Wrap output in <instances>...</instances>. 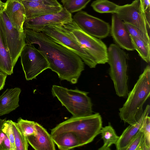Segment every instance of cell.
Masks as SVG:
<instances>
[{"label":"cell","instance_id":"1","mask_svg":"<svg viewBox=\"0 0 150 150\" xmlns=\"http://www.w3.org/2000/svg\"><path fill=\"white\" fill-rule=\"evenodd\" d=\"M26 44H36L45 56L49 69L55 72L61 80L72 84L77 82L84 70V62L76 54L56 42L42 32L24 29Z\"/></svg>","mask_w":150,"mask_h":150},{"label":"cell","instance_id":"2","mask_svg":"<svg viewBox=\"0 0 150 150\" xmlns=\"http://www.w3.org/2000/svg\"><path fill=\"white\" fill-rule=\"evenodd\" d=\"M150 95V67L148 65L129 92L122 107L119 109L121 120L130 125L136 123L143 113V105Z\"/></svg>","mask_w":150,"mask_h":150},{"label":"cell","instance_id":"3","mask_svg":"<svg viewBox=\"0 0 150 150\" xmlns=\"http://www.w3.org/2000/svg\"><path fill=\"white\" fill-rule=\"evenodd\" d=\"M102 127V118L99 113L72 116L52 129L51 134L53 136L64 132H72L76 135L82 146L92 142L100 134Z\"/></svg>","mask_w":150,"mask_h":150},{"label":"cell","instance_id":"4","mask_svg":"<svg viewBox=\"0 0 150 150\" xmlns=\"http://www.w3.org/2000/svg\"><path fill=\"white\" fill-rule=\"evenodd\" d=\"M108 57L109 74L116 94L119 97L126 98L129 93L126 63L128 54L116 44L112 43L108 48Z\"/></svg>","mask_w":150,"mask_h":150},{"label":"cell","instance_id":"5","mask_svg":"<svg viewBox=\"0 0 150 150\" xmlns=\"http://www.w3.org/2000/svg\"><path fill=\"white\" fill-rule=\"evenodd\" d=\"M52 93L56 97L72 117L89 115L92 114V104L88 96V92L78 89H68L63 87L53 85Z\"/></svg>","mask_w":150,"mask_h":150},{"label":"cell","instance_id":"6","mask_svg":"<svg viewBox=\"0 0 150 150\" xmlns=\"http://www.w3.org/2000/svg\"><path fill=\"white\" fill-rule=\"evenodd\" d=\"M62 25L69 30L71 36L87 51L97 64L107 62L108 48L102 41L83 32L73 21Z\"/></svg>","mask_w":150,"mask_h":150},{"label":"cell","instance_id":"7","mask_svg":"<svg viewBox=\"0 0 150 150\" xmlns=\"http://www.w3.org/2000/svg\"><path fill=\"white\" fill-rule=\"evenodd\" d=\"M41 32L56 42L76 54L90 68H94L97 64L87 51L81 46L62 24L47 25Z\"/></svg>","mask_w":150,"mask_h":150},{"label":"cell","instance_id":"8","mask_svg":"<svg viewBox=\"0 0 150 150\" xmlns=\"http://www.w3.org/2000/svg\"><path fill=\"white\" fill-rule=\"evenodd\" d=\"M20 57L27 81L35 79L45 70L49 69V64L46 57L33 44H26Z\"/></svg>","mask_w":150,"mask_h":150},{"label":"cell","instance_id":"9","mask_svg":"<svg viewBox=\"0 0 150 150\" xmlns=\"http://www.w3.org/2000/svg\"><path fill=\"white\" fill-rule=\"evenodd\" d=\"M0 23L14 67L26 44L25 34L24 31L20 32L13 26L4 11L0 13Z\"/></svg>","mask_w":150,"mask_h":150},{"label":"cell","instance_id":"10","mask_svg":"<svg viewBox=\"0 0 150 150\" xmlns=\"http://www.w3.org/2000/svg\"><path fill=\"white\" fill-rule=\"evenodd\" d=\"M73 21L82 31L99 39L106 38L110 32L108 23L81 10L73 16Z\"/></svg>","mask_w":150,"mask_h":150},{"label":"cell","instance_id":"11","mask_svg":"<svg viewBox=\"0 0 150 150\" xmlns=\"http://www.w3.org/2000/svg\"><path fill=\"white\" fill-rule=\"evenodd\" d=\"M116 13L123 22L137 27L149 36L150 25L142 12L140 0H135L130 4L119 6Z\"/></svg>","mask_w":150,"mask_h":150},{"label":"cell","instance_id":"12","mask_svg":"<svg viewBox=\"0 0 150 150\" xmlns=\"http://www.w3.org/2000/svg\"><path fill=\"white\" fill-rule=\"evenodd\" d=\"M72 21L71 13L63 7L61 11L57 13L44 15L33 19H25L23 28L39 32H41L47 25L62 24L71 22Z\"/></svg>","mask_w":150,"mask_h":150},{"label":"cell","instance_id":"13","mask_svg":"<svg viewBox=\"0 0 150 150\" xmlns=\"http://www.w3.org/2000/svg\"><path fill=\"white\" fill-rule=\"evenodd\" d=\"M110 33L115 44L120 48L128 51L135 50L131 36L124 22L116 13L112 16Z\"/></svg>","mask_w":150,"mask_h":150},{"label":"cell","instance_id":"14","mask_svg":"<svg viewBox=\"0 0 150 150\" xmlns=\"http://www.w3.org/2000/svg\"><path fill=\"white\" fill-rule=\"evenodd\" d=\"M35 126V133L26 137L28 143L36 150H55L51 134L39 123L36 122Z\"/></svg>","mask_w":150,"mask_h":150},{"label":"cell","instance_id":"15","mask_svg":"<svg viewBox=\"0 0 150 150\" xmlns=\"http://www.w3.org/2000/svg\"><path fill=\"white\" fill-rule=\"evenodd\" d=\"M4 10L13 26L18 30L23 32V25L25 19L24 7L18 0H7Z\"/></svg>","mask_w":150,"mask_h":150},{"label":"cell","instance_id":"16","mask_svg":"<svg viewBox=\"0 0 150 150\" xmlns=\"http://www.w3.org/2000/svg\"><path fill=\"white\" fill-rule=\"evenodd\" d=\"M25 9L26 19H30L41 16L57 13L61 11L62 5H48L38 2L21 1Z\"/></svg>","mask_w":150,"mask_h":150},{"label":"cell","instance_id":"17","mask_svg":"<svg viewBox=\"0 0 150 150\" xmlns=\"http://www.w3.org/2000/svg\"><path fill=\"white\" fill-rule=\"evenodd\" d=\"M21 91L18 87L7 88L0 95V116L8 114L19 107Z\"/></svg>","mask_w":150,"mask_h":150},{"label":"cell","instance_id":"18","mask_svg":"<svg viewBox=\"0 0 150 150\" xmlns=\"http://www.w3.org/2000/svg\"><path fill=\"white\" fill-rule=\"evenodd\" d=\"M150 106L147 105L140 119L133 125H130L119 137L115 145L117 150H126L130 143L140 130L142 121L145 116L149 114Z\"/></svg>","mask_w":150,"mask_h":150},{"label":"cell","instance_id":"19","mask_svg":"<svg viewBox=\"0 0 150 150\" xmlns=\"http://www.w3.org/2000/svg\"><path fill=\"white\" fill-rule=\"evenodd\" d=\"M52 136L59 149L67 150L81 146L78 137L72 132H64Z\"/></svg>","mask_w":150,"mask_h":150},{"label":"cell","instance_id":"20","mask_svg":"<svg viewBox=\"0 0 150 150\" xmlns=\"http://www.w3.org/2000/svg\"><path fill=\"white\" fill-rule=\"evenodd\" d=\"M14 67L0 23V70L7 75H11L13 73Z\"/></svg>","mask_w":150,"mask_h":150},{"label":"cell","instance_id":"21","mask_svg":"<svg viewBox=\"0 0 150 150\" xmlns=\"http://www.w3.org/2000/svg\"><path fill=\"white\" fill-rule=\"evenodd\" d=\"M100 134L103 140V145L98 149V150H110V147L113 144L116 145L119 139L115 132L110 122L108 125L101 128Z\"/></svg>","mask_w":150,"mask_h":150},{"label":"cell","instance_id":"22","mask_svg":"<svg viewBox=\"0 0 150 150\" xmlns=\"http://www.w3.org/2000/svg\"><path fill=\"white\" fill-rule=\"evenodd\" d=\"M119 6L108 0H96L91 4L95 11L100 13H116Z\"/></svg>","mask_w":150,"mask_h":150},{"label":"cell","instance_id":"23","mask_svg":"<svg viewBox=\"0 0 150 150\" xmlns=\"http://www.w3.org/2000/svg\"><path fill=\"white\" fill-rule=\"evenodd\" d=\"M16 150H27L28 142L26 137L20 129L17 122L11 120Z\"/></svg>","mask_w":150,"mask_h":150},{"label":"cell","instance_id":"24","mask_svg":"<svg viewBox=\"0 0 150 150\" xmlns=\"http://www.w3.org/2000/svg\"><path fill=\"white\" fill-rule=\"evenodd\" d=\"M134 50L138 52L140 56L145 62H150V45L143 41L131 37Z\"/></svg>","mask_w":150,"mask_h":150},{"label":"cell","instance_id":"25","mask_svg":"<svg viewBox=\"0 0 150 150\" xmlns=\"http://www.w3.org/2000/svg\"><path fill=\"white\" fill-rule=\"evenodd\" d=\"M91 0H61V2L63 7L71 13L81 10Z\"/></svg>","mask_w":150,"mask_h":150},{"label":"cell","instance_id":"26","mask_svg":"<svg viewBox=\"0 0 150 150\" xmlns=\"http://www.w3.org/2000/svg\"><path fill=\"white\" fill-rule=\"evenodd\" d=\"M147 114L142 121L140 130L143 133L144 141L142 150L150 149V117Z\"/></svg>","mask_w":150,"mask_h":150},{"label":"cell","instance_id":"27","mask_svg":"<svg viewBox=\"0 0 150 150\" xmlns=\"http://www.w3.org/2000/svg\"><path fill=\"white\" fill-rule=\"evenodd\" d=\"M35 122L20 117L18 119L17 123L21 131L27 137L34 134L36 132Z\"/></svg>","mask_w":150,"mask_h":150},{"label":"cell","instance_id":"28","mask_svg":"<svg viewBox=\"0 0 150 150\" xmlns=\"http://www.w3.org/2000/svg\"><path fill=\"white\" fill-rule=\"evenodd\" d=\"M124 23L131 37L141 40L150 45L149 36L132 25L125 22Z\"/></svg>","mask_w":150,"mask_h":150},{"label":"cell","instance_id":"29","mask_svg":"<svg viewBox=\"0 0 150 150\" xmlns=\"http://www.w3.org/2000/svg\"><path fill=\"white\" fill-rule=\"evenodd\" d=\"M144 141V133L140 130L131 141L126 150H142Z\"/></svg>","mask_w":150,"mask_h":150},{"label":"cell","instance_id":"30","mask_svg":"<svg viewBox=\"0 0 150 150\" xmlns=\"http://www.w3.org/2000/svg\"><path fill=\"white\" fill-rule=\"evenodd\" d=\"M1 130L8 136L10 141V150H16L11 120H5L4 121L1 127Z\"/></svg>","mask_w":150,"mask_h":150},{"label":"cell","instance_id":"31","mask_svg":"<svg viewBox=\"0 0 150 150\" xmlns=\"http://www.w3.org/2000/svg\"><path fill=\"white\" fill-rule=\"evenodd\" d=\"M19 1H21L38 2L48 5L60 6L62 5L57 0H18Z\"/></svg>","mask_w":150,"mask_h":150},{"label":"cell","instance_id":"32","mask_svg":"<svg viewBox=\"0 0 150 150\" xmlns=\"http://www.w3.org/2000/svg\"><path fill=\"white\" fill-rule=\"evenodd\" d=\"M142 12L144 15L150 13V0H140Z\"/></svg>","mask_w":150,"mask_h":150},{"label":"cell","instance_id":"33","mask_svg":"<svg viewBox=\"0 0 150 150\" xmlns=\"http://www.w3.org/2000/svg\"><path fill=\"white\" fill-rule=\"evenodd\" d=\"M10 141L8 136L5 134L3 142L0 147V150H10Z\"/></svg>","mask_w":150,"mask_h":150},{"label":"cell","instance_id":"34","mask_svg":"<svg viewBox=\"0 0 150 150\" xmlns=\"http://www.w3.org/2000/svg\"><path fill=\"white\" fill-rule=\"evenodd\" d=\"M7 75L0 70V90L3 89Z\"/></svg>","mask_w":150,"mask_h":150},{"label":"cell","instance_id":"35","mask_svg":"<svg viewBox=\"0 0 150 150\" xmlns=\"http://www.w3.org/2000/svg\"><path fill=\"white\" fill-rule=\"evenodd\" d=\"M6 6V2H3L0 0V13L4 11Z\"/></svg>","mask_w":150,"mask_h":150},{"label":"cell","instance_id":"36","mask_svg":"<svg viewBox=\"0 0 150 150\" xmlns=\"http://www.w3.org/2000/svg\"><path fill=\"white\" fill-rule=\"evenodd\" d=\"M5 134L2 130L0 132V147L3 142Z\"/></svg>","mask_w":150,"mask_h":150},{"label":"cell","instance_id":"37","mask_svg":"<svg viewBox=\"0 0 150 150\" xmlns=\"http://www.w3.org/2000/svg\"><path fill=\"white\" fill-rule=\"evenodd\" d=\"M5 120H6V118L4 119H1L0 120V132L1 131L2 127L4 122Z\"/></svg>","mask_w":150,"mask_h":150},{"label":"cell","instance_id":"38","mask_svg":"<svg viewBox=\"0 0 150 150\" xmlns=\"http://www.w3.org/2000/svg\"><path fill=\"white\" fill-rule=\"evenodd\" d=\"M1 120V119H0V120Z\"/></svg>","mask_w":150,"mask_h":150}]
</instances>
